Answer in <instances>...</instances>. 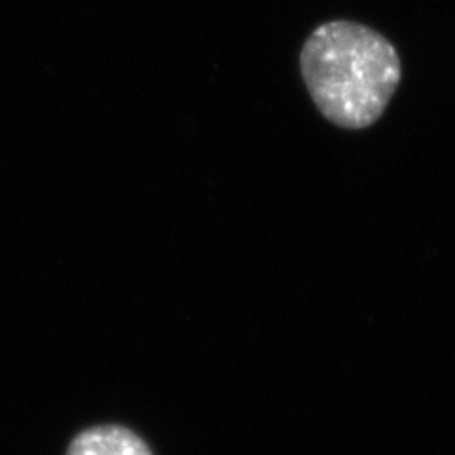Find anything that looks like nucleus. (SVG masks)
Segmentation results:
<instances>
[{
    "label": "nucleus",
    "mask_w": 455,
    "mask_h": 455,
    "mask_svg": "<svg viewBox=\"0 0 455 455\" xmlns=\"http://www.w3.org/2000/svg\"><path fill=\"white\" fill-rule=\"evenodd\" d=\"M300 73L326 122L361 132L386 114L401 85L403 63L393 42L372 27L332 20L306 38Z\"/></svg>",
    "instance_id": "1"
},
{
    "label": "nucleus",
    "mask_w": 455,
    "mask_h": 455,
    "mask_svg": "<svg viewBox=\"0 0 455 455\" xmlns=\"http://www.w3.org/2000/svg\"><path fill=\"white\" fill-rule=\"evenodd\" d=\"M65 455H154L135 431L124 425H95L80 431Z\"/></svg>",
    "instance_id": "2"
}]
</instances>
